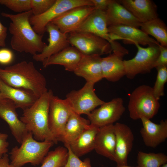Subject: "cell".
Here are the masks:
<instances>
[{
	"label": "cell",
	"mask_w": 167,
	"mask_h": 167,
	"mask_svg": "<svg viewBox=\"0 0 167 167\" xmlns=\"http://www.w3.org/2000/svg\"><path fill=\"white\" fill-rule=\"evenodd\" d=\"M1 15L11 21L9 29L12 35L10 44L13 49L33 56L41 53L47 46L42 40L43 35L36 33L30 24L31 10L16 14L2 12Z\"/></svg>",
	"instance_id": "6da1fadb"
},
{
	"label": "cell",
	"mask_w": 167,
	"mask_h": 167,
	"mask_svg": "<svg viewBox=\"0 0 167 167\" xmlns=\"http://www.w3.org/2000/svg\"><path fill=\"white\" fill-rule=\"evenodd\" d=\"M0 79L10 86L29 91L38 98L48 90L45 77L32 62L22 61L0 68Z\"/></svg>",
	"instance_id": "7a4b0ae2"
},
{
	"label": "cell",
	"mask_w": 167,
	"mask_h": 167,
	"mask_svg": "<svg viewBox=\"0 0 167 167\" xmlns=\"http://www.w3.org/2000/svg\"><path fill=\"white\" fill-rule=\"evenodd\" d=\"M53 95L51 90H48L31 106L23 110L20 119L36 140L50 141L56 143L49 125L50 103Z\"/></svg>",
	"instance_id": "3957f363"
},
{
	"label": "cell",
	"mask_w": 167,
	"mask_h": 167,
	"mask_svg": "<svg viewBox=\"0 0 167 167\" xmlns=\"http://www.w3.org/2000/svg\"><path fill=\"white\" fill-rule=\"evenodd\" d=\"M54 143L50 141L36 140L32 133L28 132L20 146H15L10 152V163L17 167H22L27 163L34 166L38 165L42 163Z\"/></svg>",
	"instance_id": "277c9868"
},
{
	"label": "cell",
	"mask_w": 167,
	"mask_h": 167,
	"mask_svg": "<svg viewBox=\"0 0 167 167\" xmlns=\"http://www.w3.org/2000/svg\"><path fill=\"white\" fill-rule=\"evenodd\" d=\"M160 106L152 87L142 85L135 88L130 95L128 109L130 117L133 120L142 117L150 119L157 113Z\"/></svg>",
	"instance_id": "5b68a950"
},
{
	"label": "cell",
	"mask_w": 167,
	"mask_h": 167,
	"mask_svg": "<svg viewBox=\"0 0 167 167\" xmlns=\"http://www.w3.org/2000/svg\"><path fill=\"white\" fill-rule=\"evenodd\" d=\"M134 44L138 49L135 56L131 59L123 60L125 76L130 79H134L138 74L150 72L154 68L160 53V45L143 48L138 44Z\"/></svg>",
	"instance_id": "8992f818"
},
{
	"label": "cell",
	"mask_w": 167,
	"mask_h": 167,
	"mask_svg": "<svg viewBox=\"0 0 167 167\" xmlns=\"http://www.w3.org/2000/svg\"><path fill=\"white\" fill-rule=\"evenodd\" d=\"M70 45L78 49L84 55L110 54L113 51L110 43L95 34L74 31L68 34Z\"/></svg>",
	"instance_id": "52a82bcc"
},
{
	"label": "cell",
	"mask_w": 167,
	"mask_h": 167,
	"mask_svg": "<svg viewBox=\"0 0 167 167\" xmlns=\"http://www.w3.org/2000/svg\"><path fill=\"white\" fill-rule=\"evenodd\" d=\"M94 85L86 82L81 89L72 90L67 94L66 99L75 113L80 115H88L105 102L96 94Z\"/></svg>",
	"instance_id": "ba28073f"
},
{
	"label": "cell",
	"mask_w": 167,
	"mask_h": 167,
	"mask_svg": "<svg viewBox=\"0 0 167 167\" xmlns=\"http://www.w3.org/2000/svg\"><path fill=\"white\" fill-rule=\"evenodd\" d=\"M83 6L93 5L91 0H56L54 4L44 13L38 15H32L30 22L36 33L43 35L47 25L53 19L72 8Z\"/></svg>",
	"instance_id": "9c48e42d"
},
{
	"label": "cell",
	"mask_w": 167,
	"mask_h": 167,
	"mask_svg": "<svg viewBox=\"0 0 167 167\" xmlns=\"http://www.w3.org/2000/svg\"><path fill=\"white\" fill-rule=\"evenodd\" d=\"M125 110L122 99L117 97L105 102L87 116L90 124L100 128L113 124L120 119Z\"/></svg>",
	"instance_id": "30bf717a"
},
{
	"label": "cell",
	"mask_w": 167,
	"mask_h": 167,
	"mask_svg": "<svg viewBox=\"0 0 167 167\" xmlns=\"http://www.w3.org/2000/svg\"><path fill=\"white\" fill-rule=\"evenodd\" d=\"M72 111L66 99L53 95L50 103L49 125L56 143L63 134Z\"/></svg>",
	"instance_id": "8fae6325"
},
{
	"label": "cell",
	"mask_w": 167,
	"mask_h": 167,
	"mask_svg": "<svg viewBox=\"0 0 167 167\" xmlns=\"http://www.w3.org/2000/svg\"><path fill=\"white\" fill-rule=\"evenodd\" d=\"M95 9L92 6L75 7L63 13L51 22L57 26L61 32L68 34L75 31Z\"/></svg>",
	"instance_id": "7c38bea8"
},
{
	"label": "cell",
	"mask_w": 167,
	"mask_h": 167,
	"mask_svg": "<svg viewBox=\"0 0 167 167\" xmlns=\"http://www.w3.org/2000/svg\"><path fill=\"white\" fill-rule=\"evenodd\" d=\"M108 29L111 41L122 40L126 44L137 43L148 46L160 45L155 40L138 28L118 25L108 27Z\"/></svg>",
	"instance_id": "4fadbf2b"
},
{
	"label": "cell",
	"mask_w": 167,
	"mask_h": 167,
	"mask_svg": "<svg viewBox=\"0 0 167 167\" xmlns=\"http://www.w3.org/2000/svg\"><path fill=\"white\" fill-rule=\"evenodd\" d=\"M114 125L116 138L114 161L117 165H128L127 158L134 140L133 133L125 124L117 122Z\"/></svg>",
	"instance_id": "5bb4252c"
},
{
	"label": "cell",
	"mask_w": 167,
	"mask_h": 167,
	"mask_svg": "<svg viewBox=\"0 0 167 167\" xmlns=\"http://www.w3.org/2000/svg\"><path fill=\"white\" fill-rule=\"evenodd\" d=\"M45 31L49 34L48 45L41 53L33 56L34 60L42 62L51 56L70 46L68 34L61 32L57 26L52 23L47 25Z\"/></svg>",
	"instance_id": "9a60e30c"
},
{
	"label": "cell",
	"mask_w": 167,
	"mask_h": 167,
	"mask_svg": "<svg viewBox=\"0 0 167 167\" xmlns=\"http://www.w3.org/2000/svg\"><path fill=\"white\" fill-rule=\"evenodd\" d=\"M15 104L11 101L4 99L0 101V118L8 124L16 141L21 144L28 132L24 123L18 117Z\"/></svg>",
	"instance_id": "2e32d148"
},
{
	"label": "cell",
	"mask_w": 167,
	"mask_h": 167,
	"mask_svg": "<svg viewBox=\"0 0 167 167\" xmlns=\"http://www.w3.org/2000/svg\"><path fill=\"white\" fill-rule=\"evenodd\" d=\"M140 119L143 125L140 133L146 146L155 148L166 140L167 138V120H162L159 123L156 124L144 117Z\"/></svg>",
	"instance_id": "e0dca14e"
},
{
	"label": "cell",
	"mask_w": 167,
	"mask_h": 167,
	"mask_svg": "<svg viewBox=\"0 0 167 167\" xmlns=\"http://www.w3.org/2000/svg\"><path fill=\"white\" fill-rule=\"evenodd\" d=\"M112 51L108 56L101 58V64L103 78L109 81L116 82L125 75L123 58L128 54V51Z\"/></svg>",
	"instance_id": "ac0fdd59"
},
{
	"label": "cell",
	"mask_w": 167,
	"mask_h": 167,
	"mask_svg": "<svg viewBox=\"0 0 167 167\" xmlns=\"http://www.w3.org/2000/svg\"><path fill=\"white\" fill-rule=\"evenodd\" d=\"M101 55H84L73 72L84 78L87 82L95 84L103 79Z\"/></svg>",
	"instance_id": "d6986e66"
},
{
	"label": "cell",
	"mask_w": 167,
	"mask_h": 167,
	"mask_svg": "<svg viewBox=\"0 0 167 167\" xmlns=\"http://www.w3.org/2000/svg\"><path fill=\"white\" fill-rule=\"evenodd\" d=\"M91 33L105 39L111 44L105 11L95 9L75 31Z\"/></svg>",
	"instance_id": "ffe728a7"
},
{
	"label": "cell",
	"mask_w": 167,
	"mask_h": 167,
	"mask_svg": "<svg viewBox=\"0 0 167 167\" xmlns=\"http://www.w3.org/2000/svg\"><path fill=\"white\" fill-rule=\"evenodd\" d=\"M105 12L108 27L124 25L140 27L141 23L118 0H112Z\"/></svg>",
	"instance_id": "44dd1931"
},
{
	"label": "cell",
	"mask_w": 167,
	"mask_h": 167,
	"mask_svg": "<svg viewBox=\"0 0 167 167\" xmlns=\"http://www.w3.org/2000/svg\"><path fill=\"white\" fill-rule=\"evenodd\" d=\"M115 145L114 124L99 128L94 144V150L96 152L114 161Z\"/></svg>",
	"instance_id": "7402d4cb"
},
{
	"label": "cell",
	"mask_w": 167,
	"mask_h": 167,
	"mask_svg": "<svg viewBox=\"0 0 167 167\" xmlns=\"http://www.w3.org/2000/svg\"><path fill=\"white\" fill-rule=\"evenodd\" d=\"M118 1L141 23L158 17L157 6L152 0Z\"/></svg>",
	"instance_id": "603a6c76"
},
{
	"label": "cell",
	"mask_w": 167,
	"mask_h": 167,
	"mask_svg": "<svg viewBox=\"0 0 167 167\" xmlns=\"http://www.w3.org/2000/svg\"><path fill=\"white\" fill-rule=\"evenodd\" d=\"M83 55L75 47L69 46L44 61L43 66L46 67L51 65H60L66 71L73 72Z\"/></svg>",
	"instance_id": "cb8c5ba5"
},
{
	"label": "cell",
	"mask_w": 167,
	"mask_h": 167,
	"mask_svg": "<svg viewBox=\"0 0 167 167\" xmlns=\"http://www.w3.org/2000/svg\"><path fill=\"white\" fill-rule=\"evenodd\" d=\"M0 90L4 98L13 101L17 108L23 110L31 106L38 98L29 91L10 86L1 79Z\"/></svg>",
	"instance_id": "d4e9b609"
},
{
	"label": "cell",
	"mask_w": 167,
	"mask_h": 167,
	"mask_svg": "<svg viewBox=\"0 0 167 167\" xmlns=\"http://www.w3.org/2000/svg\"><path fill=\"white\" fill-rule=\"evenodd\" d=\"M90 124L89 120L72 110L59 141L70 144L75 140Z\"/></svg>",
	"instance_id": "484cf974"
},
{
	"label": "cell",
	"mask_w": 167,
	"mask_h": 167,
	"mask_svg": "<svg viewBox=\"0 0 167 167\" xmlns=\"http://www.w3.org/2000/svg\"><path fill=\"white\" fill-rule=\"evenodd\" d=\"M99 128L90 124L81 134L70 144L72 152L78 157L94 150L96 137Z\"/></svg>",
	"instance_id": "4316f807"
},
{
	"label": "cell",
	"mask_w": 167,
	"mask_h": 167,
	"mask_svg": "<svg viewBox=\"0 0 167 167\" xmlns=\"http://www.w3.org/2000/svg\"><path fill=\"white\" fill-rule=\"evenodd\" d=\"M140 27L146 34L153 36L160 45L167 47V27L158 17L141 23Z\"/></svg>",
	"instance_id": "83f0119b"
},
{
	"label": "cell",
	"mask_w": 167,
	"mask_h": 167,
	"mask_svg": "<svg viewBox=\"0 0 167 167\" xmlns=\"http://www.w3.org/2000/svg\"><path fill=\"white\" fill-rule=\"evenodd\" d=\"M68 156L67 148L59 146L49 152L44 157L41 167H63Z\"/></svg>",
	"instance_id": "f1b7e54d"
},
{
	"label": "cell",
	"mask_w": 167,
	"mask_h": 167,
	"mask_svg": "<svg viewBox=\"0 0 167 167\" xmlns=\"http://www.w3.org/2000/svg\"><path fill=\"white\" fill-rule=\"evenodd\" d=\"M167 162V156L164 153H146L139 151L137 163L139 167H160Z\"/></svg>",
	"instance_id": "f546056e"
},
{
	"label": "cell",
	"mask_w": 167,
	"mask_h": 167,
	"mask_svg": "<svg viewBox=\"0 0 167 167\" xmlns=\"http://www.w3.org/2000/svg\"><path fill=\"white\" fill-rule=\"evenodd\" d=\"M157 73L156 81L152 88L153 94L159 100L164 95L165 85L167 81V66L156 68Z\"/></svg>",
	"instance_id": "4dcf8cb0"
},
{
	"label": "cell",
	"mask_w": 167,
	"mask_h": 167,
	"mask_svg": "<svg viewBox=\"0 0 167 167\" xmlns=\"http://www.w3.org/2000/svg\"><path fill=\"white\" fill-rule=\"evenodd\" d=\"M0 4L18 13L31 10V0H0Z\"/></svg>",
	"instance_id": "1f68e13d"
},
{
	"label": "cell",
	"mask_w": 167,
	"mask_h": 167,
	"mask_svg": "<svg viewBox=\"0 0 167 167\" xmlns=\"http://www.w3.org/2000/svg\"><path fill=\"white\" fill-rule=\"evenodd\" d=\"M68 151V156L66 163L63 167H92L89 158L84 161L80 160L79 157L71 151L69 144H64Z\"/></svg>",
	"instance_id": "d6a6232c"
},
{
	"label": "cell",
	"mask_w": 167,
	"mask_h": 167,
	"mask_svg": "<svg viewBox=\"0 0 167 167\" xmlns=\"http://www.w3.org/2000/svg\"><path fill=\"white\" fill-rule=\"evenodd\" d=\"M56 0H31V8L33 15L41 14L49 9Z\"/></svg>",
	"instance_id": "836d02e7"
},
{
	"label": "cell",
	"mask_w": 167,
	"mask_h": 167,
	"mask_svg": "<svg viewBox=\"0 0 167 167\" xmlns=\"http://www.w3.org/2000/svg\"><path fill=\"white\" fill-rule=\"evenodd\" d=\"M160 53L155 63L154 68L167 66V47L159 45Z\"/></svg>",
	"instance_id": "e575fe53"
},
{
	"label": "cell",
	"mask_w": 167,
	"mask_h": 167,
	"mask_svg": "<svg viewBox=\"0 0 167 167\" xmlns=\"http://www.w3.org/2000/svg\"><path fill=\"white\" fill-rule=\"evenodd\" d=\"M14 59L13 52L9 49L3 48L0 49V63L3 65L11 63Z\"/></svg>",
	"instance_id": "d590c367"
},
{
	"label": "cell",
	"mask_w": 167,
	"mask_h": 167,
	"mask_svg": "<svg viewBox=\"0 0 167 167\" xmlns=\"http://www.w3.org/2000/svg\"><path fill=\"white\" fill-rule=\"evenodd\" d=\"M8 135L6 134L0 133V157L7 153L9 143L7 141Z\"/></svg>",
	"instance_id": "8d00e7d4"
},
{
	"label": "cell",
	"mask_w": 167,
	"mask_h": 167,
	"mask_svg": "<svg viewBox=\"0 0 167 167\" xmlns=\"http://www.w3.org/2000/svg\"><path fill=\"white\" fill-rule=\"evenodd\" d=\"M95 9L106 11L112 0H91Z\"/></svg>",
	"instance_id": "74e56055"
},
{
	"label": "cell",
	"mask_w": 167,
	"mask_h": 167,
	"mask_svg": "<svg viewBox=\"0 0 167 167\" xmlns=\"http://www.w3.org/2000/svg\"><path fill=\"white\" fill-rule=\"evenodd\" d=\"M7 28L3 25L0 21V47L6 45V40L7 36Z\"/></svg>",
	"instance_id": "f35d334b"
},
{
	"label": "cell",
	"mask_w": 167,
	"mask_h": 167,
	"mask_svg": "<svg viewBox=\"0 0 167 167\" xmlns=\"http://www.w3.org/2000/svg\"><path fill=\"white\" fill-rule=\"evenodd\" d=\"M0 167H17L10 162L8 155L6 153L0 157Z\"/></svg>",
	"instance_id": "ab89813d"
},
{
	"label": "cell",
	"mask_w": 167,
	"mask_h": 167,
	"mask_svg": "<svg viewBox=\"0 0 167 167\" xmlns=\"http://www.w3.org/2000/svg\"><path fill=\"white\" fill-rule=\"evenodd\" d=\"M116 167H139L138 165L135 166H131L127 165H117Z\"/></svg>",
	"instance_id": "60d3db41"
},
{
	"label": "cell",
	"mask_w": 167,
	"mask_h": 167,
	"mask_svg": "<svg viewBox=\"0 0 167 167\" xmlns=\"http://www.w3.org/2000/svg\"><path fill=\"white\" fill-rule=\"evenodd\" d=\"M5 99V98H4V97L2 95L1 92L0 90V101H1L3 100V99Z\"/></svg>",
	"instance_id": "b9f144b4"
},
{
	"label": "cell",
	"mask_w": 167,
	"mask_h": 167,
	"mask_svg": "<svg viewBox=\"0 0 167 167\" xmlns=\"http://www.w3.org/2000/svg\"><path fill=\"white\" fill-rule=\"evenodd\" d=\"M160 167H167V163H166L162 165Z\"/></svg>",
	"instance_id": "7bdbcfd3"
}]
</instances>
